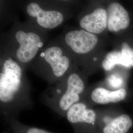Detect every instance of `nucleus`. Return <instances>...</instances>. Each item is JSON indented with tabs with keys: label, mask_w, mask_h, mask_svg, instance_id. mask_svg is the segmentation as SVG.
<instances>
[{
	"label": "nucleus",
	"mask_w": 133,
	"mask_h": 133,
	"mask_svg": "<svg viewBox=\"0 0 133 133\" xmlns=\"http://www.w3.org/2000/svg\"><path fill=\"white\" fill-rule=\"evenodd\" d=\"M26 70L10 56L1 53L0 111L3 118L18 119L20 113L31 109V85Z\"/></svg>",
	"instance_id": "obj_1"
},
{
	"label": "nucleus",
	"mask_w": 133,
	"mask_h": 133,
	"mask_svg": "<svg viewBox=\"0 0 133 133\" xmlns=\"http://www.w3.org/2000/svg\"><path fill=\"white\" fill-rule=\"evenodd\" d=\"M48 38V31L28 21H16L1 38V53L14 59L26 70L46 44Z\"/></svg>",
	"instance_id": "obj_2"
},
{
	"label": "nucleus",
	"mask_w": 133,
	"mask_h": 133,
	"mask_svg": "<svg viewBox=\"0 0 133 133\" xmlns=\"http://www.w3.org/2000/svg\"><path fill=\"white\" fill-rule=\"evenodd\" d=\"M78 68L75 58L58 36L46 43L29 69L49 85H54Z\"/></svg>",
	"instance_id": "obj_3"
},
{
	"label": "nucleus",
	"mask_w": 133,
	"mask_h": 133,
	"mask_svg": "<svg viewBox=\"0 0 133 133\" xmlns=\"http://www.w3.org/2000/svg\"><path fill=\"white\" fill-rule=\"evenodd\" d=\"M83 73L78 68L57 84L49 85L42 95L43 103L65 118L67 111L82 101L85 93L86 81Z\"/></svg>",
	"instance_id": "obj_4"
},
{
	"label": "nucleus",
	"mask_w": 133,
	"mask_h": 133,
	"mask_svg": "<svg viewBox=\"0 0 133 133\" xmlns=\"http://www.w3.org/2000/svg\"><path fill=\"white\" fill-rule=\"evenodd\" d=\"M24 10L29 22L48 32L61 26L72 15L66 5L58 2H30Z\"/></svg>",
	"instance_id": "obj_5"
},
{
	"label": "nucleus",
	"mask_w": 133,
	"mask_h": 133,
	"mask_svg": "<svg viewBox=\"0 0 133 133\" xmlns=\"http://www.w3.org/2000/svg\"><path fill=\"white\" fill-rule=\"evenodd\" d=\"M75 58L78 68L83 67L86 57L98 47L97 35L76 27H66L59 36Z\"/></svg>",
	"instance_id": "obj_6"
},
{
	"label": "nucleus",
	"mask_w": 133,
	"mask_h": 133,
	"mask_svg": "<svg viewBox=\"0 0 133 133\" xmlns=\"http://www.w3.org/2000/svg\"><path fill=\"white\" fill-rule=\"evenodd\" d=\"M65 118L71 125L74 133H98L97 110L83 100L71 106Z\"/></svg>",
	"instance_id": "obj_7"
},
{
	"label": "nucleus",
	"mask_w": 133,
	"mask_h": 133,
	"mask_svg": "<svg viewBox=\"0 0 133 133\" xmlns=\"http://www.w3.org/2000/svg\"><path fill=\"white\" fill-rule=\"evenodd\" d=\"M98 133H128L133 126L128 114L114 115L108 111L97 110Z\"/></svg>",
	"instance_id": "obj_8"
},
{
	"label": "nucleus",
	"mask_w": 133,
	"mask_h": 133,
	"mask_svg": "<svg viewBox=\"0 0 133 133\" xmlns=\"http://www.w3.org/2000/svg\"><path fill=\"white\" fill-rule=\"evenodd\" d=\"M127 91L121 88L116 90H110L103 87H97L90 92H87L82 100L87 104L95 105H108L120 102L125 99Z\"/></svg>",
	"instance_id": "obj_9"
},
{
	"label": "nucleus",
	"mask_w": 133,
	"mask_h": 133,
	"mask_svg": "<svg viewBox=\"0 0 133 133\" xmlns=\"http://www.w3.org/2000/svg\"><path fill=\"white\" fill-rule=\"evenodd\" d=\"M79 26L81 29L96 35L104 33L108 28L107 10L98 8L81 16L79 19Z\"/></svg>",
	"instance_id": "obj_10"
},
{
	"label": "nucleus",
	"mask_w": 133,
	"mask_h": 133,
	"mask_svg": "<svg viewBox=\"0 0 133 133\" xmlns=\"http://www.w3.org/2000/svg\"><path fill=\"white\" fill-rule=\"evenodd\" d=\"M108 28L110 32H117L127 28L130 25L129 14L122 5L112 2L108 6Z\"/></svg>",
	"instance_id": "obj_11"
},
{
	"label": "nucleus",
	"mask_w": 133,
	"mask_h": 133,
	"mask_svg": "<svg viewBox=\"0 0 133 133\" xmlns=\"http://www.w3.org/2000/svg\"><path fill=\"white\" fill-rule=\"evenodd\" d=\"M102 68L105 71H111L117 65L130 67L126 56L121 51H112L107 53L101 63Z\"/></svg>",
	"instance_id": "obj_12"
},
{
	"label": "nucleus",
	"mask_w": 133,
	"mask_h": 133,
	"mask_svg": "<svg viewBox=\"0 0 133 133\" xmlns=\"http://www.w3.org/2000/svg\"><path fill=\"white\" fill-rule=\"evenodd\" d=\"M4 120L13 133H54L24 124L15 118H5Z\"/></svg>",
	"instance_id": "obj_13"
},
{
	"label": "nucleus",
	"mask_w": 133,
	"mask_h": 133,
	"mask_svg": "<svg viewBox=\"0 0 133 133\" xmlns=\"http://www.w3.org/2000/svg\"><path fill=\"white\" fill-rule=\"evenodd\" d=\"M121 52L126 57L130 66H133V49L127 43H124L122 46Z\"/></svg>",
	"instance_id": "obj_14"
},
{
	"label": "nucleus",
	"mask_w": 133,
	"mask_h": 133,
	"mask_svg": "<svg viewBox=\"0 0 133 133\" xmlns=\"http://www.w3.org/2000/svg\"><path fill=\"white\" fill-rule=\"evenodd\" d=\"M123 81L121 78L114 76L113 75L111 76L108 79V83L111 87L116 89L119 87L122 84Z\"/></svg>",
	"instance_id": "obj_15"
}]
</instances>
